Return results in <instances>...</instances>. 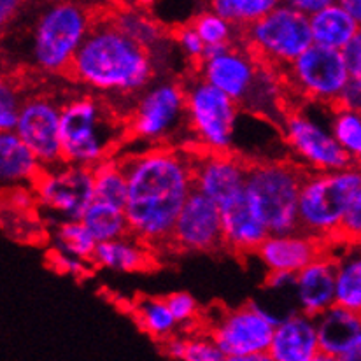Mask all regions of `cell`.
<instances>
[{"label":"cell","instance_id":"8992f818","mask_svg":"<svg viewBox=\"0 0 361 361\" xmlns=\"http://www.w3.org/2000/svg\"><path fill=\"white\" fill-rule=\"evenodd\" d=\"M307 171L293 160H269L249 164L245 191L258 218L270 235L300 230L298 204Z\"/></svg>","mask_w":361,"mask_h":361},{"label":"cell","instance_id":"836d02e7","mask_svg":"<svg viewBox=\"0 0 361 361\" xmlns=\"http://www.w3.org/2000/svg\"><path fill=\"white\" fill-rule=\"evenodd\" d=\"M191 27L197 30V34L200 35L202 41L205 42L207 48H211V46H228L240 42L239 28L211 9L197 14V16L191 20Z\"/></svg>","mask_w":361,"mask_h":361},{"label":"cell","instance_id":"4fadbf2b","mask_svg":"<svg viewBox=\"0 0 361 361\" xmlns=\"http://www.w3.org/2000/svg\"><path fill=\"white\" fill-rule=\"evenodd\" d=\"M39 207L53 223L81 219L93 202V171L61 164L44 169L32 186Z\"/></svg>","mask_w":361,"mask_h":361},{"label":"cell","instance_id":"4dcf8cb0","mask_svg":"<svg viewBox=\"0 0 361 361\" xmlns=\"http://www.w3.org/2000/svg\"><path fill=\"white\" fill-rule=\"evenodd\" d=\"M116 27L125 32L130 39L139 42L142 48H146L151 53V56L158 59L164 53L165 44H167V37L164 34V28L147 18L146 14L135 13V11H123L113 18Z\"/></svg>","mask_w":361,"mask_h":361},{"label":"cell","instance_id":"f35d334b","mask_svg":"<svg viewBox=\"0 0 361 361\" xmlns=\"http://www.w3.org/2000/svg\"><path fill=\"white\" fill-rule=\"evenodd\" d=\"M174 42L180 55L190 61V63H193V67H197V65L204 60L207 46L202 41L200 35L197 34V30L191 27V23L183 25V27H179L178 30H176Z\"/></svg>","mask_w":361,"mask_h":361},{"label":"cell","instance_id":"277c9868","mask_svg":"<svg viewBox=\"0 0 361 361\" xmlns=\"http://www.w3.org/2000/svg\"><path fill=\"white\" fill-rule=\"evenodd\" d=\"M128 139L147 147H186L193 144L188 125L183 81L158 79L144 90L126 116Z\"/></svg>","mask_w":361,"mask_h":361},{"label":"cell","instance_id":"d6a6232c","mask_svg":"<svg viewBox=\"0 0 361 361\" xmlns=\"http://www.w3.org/2000/svg\"><path fill=\"white\" fill-rule=\"evenodd\" d=\"M283 4V0H209L211 11L218 13L242 32L265 18Z\"/></svg>","mask_w":361,"mask_h":361},{"label":"cell","instance_id":"5bb4252c","mask_svg":"<svg viewBox=\"0 0 361 361\" xmlns=\"http://www.w3.org/2000/svg\"><path fill=\"white\" fill-rule=\"evenodd\" d=\"M262 65L242 42H235L205 49L204 60L195 67V72L242 107L255 88Z\"/></svg>","mask_w":361,"mask_h":361},{"label":"cell","instance_id":"30bf717a","mask_svg":"<svg viewBox=\"0 0 361 361\" xmlns=\"http://www.w3.org/2000/svg\"><path fill=\"white\" fill-rule=\"evenodd\" d=\"M240 42L262 63L283 72L314 44L309 16L281 4L240 32Z\"/></svg>","mask_w":361,"mask_h":361},{"label":"cell","instance_id":"484cf974","mask_svg":"<svg viewBox=\"0 0 361 361\" xmlns=\"http://www.w3.org/2000/svg\"><path fill=\"white\" fill-rule=\"evenodd\" d=\"M133 319L144 334L164 344L179 334V324L169 307L167 298L140 297L133 302Z\"/></svg>","mask_w":361,"mask_h":361},{"label":"cell","instance_id":"d590c367","mask_svg":"<svg viewBox=\"0 0 361 361\" xmlns=\"http://www.w3.org/2000/svg\"><path fill=\"white\" fill-rule=\"evenodd\" d=\"M25 97L11 79H4L0 86V130L14 132L20 120Z\"/></svg>","mask_w":361,"mask_h":361},{"label":"cell","instance_id":"ffe728a7","mask_svg":"<svg viewBox=\"0 0 361 361\" xmlns=\"http://www.w3.org/2000/svg\"><path fill=\"white\" fill-rule=\"evenodd\" d=\"M269 355L274 361H312L321 355L316 317L291 312L277 323Z\"/></svg>","mask_w":361,"mask_h":361},{"label":"cell","instance_id":"f1b7e54d","mask_svg":"<svg viewBox=\"0 0 361 361\" xmlns=\"http://www.w3.org/2000/svg\"><path fill=\"white\" fill-rule=\"evenodd\" d=\"M81 221L85 223L86 228L99 244L130 235V225L125 209L114 207V205L104 204V202L93 200L82 214Z\"/></svg>","mask_w":361,"mask_h":361},{"label":"cell","instance_id":"7c38bea8","mask_svg":"<svg viewBox=\"0 0 361 361\" xmlns=\"http://www.w3.org/2000/svg\"><path fill=\"white\" fill-rule=\"evenodd\" d=\"M277 319L263 303L249 302L237 309L221 310L209 334L228 358L269 353Z\"/></svg>","mask_w":361,"mask_h":361},{"label":"cell","instance_id":"bcb514c9","mask_svg":"<svg viewBox=\"0 0 361 361\" xmlns=\"http://www.w3.org/2000/svg\"><path fill=\"white\" fill-rule=\"evenodd\" d=\"M337 360L338 361H361V335H360L358 341H356L355 344H353L351 348H349L348 351H345L344 355Z\"/></svg>","mask_w":361,"mask_h":361},{"label":"cell","instance_id":"44dd1931","mask_svg":"<svg viewBox=\"0 0 361 361\" xmlns=\"http://www.w3.org/2000/svg\"><path fill=\"white\" fill-rule=\"evenodd\" d=\"M219 209H221L225 247L237 255L258 252L259 245L267 240L270 232L252 209L247 191Z\"/></svg>","mask_w":361,"mask_h":361},{"label":"cell","instance_id":"7402d4cb","mask_svg":"<svg viewBox=\"0 0 361 361\" xmlns=\"http://www.w3.org/2000/svg\"><path fill=\"white\" fill-rule=\"evenodd\" d=\"M44 167L16 132L0 135V179L6 190L34 186Z\"/></svg>","mask_w":361,"mask_h":361},{"label":"cell","instance_id":"ac0fdd59","mask_svg":"<svg viewBox=\"0 0 361 361\" xmlns=\"http://www.w3.org/2000/svg\"><path fill=\"white\" fill-rule=\"evenodd\" d=\"M331 245L326 242L298 232L269 235L259 245L258 258L267 269V272H284L297 276L305 267L328 255Z\"/></svg>","mask_w":361,"mask_h":361},{"label":"cell","instance_id":"f546056e","mask_svg":"<svg viewBox=\"0 0 361 361\" xmlns=\"http://www.w3.org/2000/svg\"><path fill=\"white\" fill-rule=\"evenodd\" d=\"M337 259V303L361 314V249L349 245Z\"/></svg>","mask_w":361,"mask_h":361},{"label":"cell","instance_id":"e575fe53","mask_svg":"<svg viewBox=\"0 0 361 361\" xmlns=\"http://www.w3.org/2000/svg\"><path fill=\"white\" fill-rule=\"evenodd\" d=\"M331 132L349 154L353 165L361 169V114L337 109L331 114Z\"/></svg>","mask_w":361,"mask_h":361},{"label":"cell","instance_id":"9c48e42d","mask_svg":"<svg viewBox=\"0 0 361 361\" xmlns=\"http://www.w3.org/2000/svg\"><path fill=\"white\" fill-rule=\"evenodd\" d=\"M93 23L82 6L60 2L49 7L35 25L32 63L42 74H67Z\"/></svg>","mask_w":361,"mask_h":361},{"label":"cell","instance_id":"83f0119b","mask_svg":"<svg viewBox=\"0 0 361 361\" xmlns=\"http://www.w3.org/2000/svg\"><path fill=\"white\" fill-rule=\"evenodd\" d=\"M93 171V200L125 209L128 197V179L121 158H109Z\"/></svg>","mask_w":361,"mask_h":361},{"label":"cell","instance_id":"4316f807","mask_svg":"<svg viewBox=\"0 0 361 361\" xmlns=\"http://www.w3.org/2000/svg\"><path fill=\"white\" fill-rule=\"evenodd\" d=\"M165 355L178 361H226L228 356L219 349L212 335L205 331L178 334L161 344Z\"/></svg>","mask_w":361,"mask_h":361},{"label":"cell","instance_id":"1f68e13d","mask_svg":"<svg viewBox=\"0 0 361 361\" xmlns=\"http://www.w3.org/2000/svg\"><path fill=\"white\" fill-rule=\"evenodd\" d=\"M97 245H99V242L90 233V230L86 228L81 219L53 223L51 249L74 256V258L92 262Z\"/></svg>","mask_w":361,"mask_h":361},{"label":"cell","instance_id":"ee69618b","mask_svg":"<svg viewBox=\"0 0 361 361\" xmlns=\"http://www.w3.org/2000/svg\"><path fill=\"white\" fill-rule=\"evenodd\" d=\"M21 2L23 0H0V20H2V23H7L16 14Z\"/></svg>","mask_w":361,"mask_h":361},{"label":"cell","instance_id":"cb8c5ba5","mask_svg":"<svg viewBox=\"0 0 361 361\" xmlns=\"http://www.w3.org/2000/svg\"><path fill=\"white\" fill-rule=\"evenodd\" d=\"M153 249L130 233L121 239L100 242L97 245L92 263L99 269L133 274L149 269L153 265Z\"/></svg>","mask_w":361,"mask_h":361},{"label":"cell","instance_id":"603a6c76","mask_svg":"<svg viewBox=\"0 0 361 361\" xmlns=\"http://www.w3.org/2000/svg\"><path fill=\"white\" fill-rule=\"evenodd\" d=\"M321 353L341 358L361 335V314L335 303L316 317Z\"/></svg>","mask_w":361,"mask_h":361},{"label":"cell","instance_id":"8d00e7d4","mask_svg":"<svg viewBox=\"0 0 361 361\" xmlns=\"http://www.w3.org/2000/svg\"><path fill=\"white\" fill-rule=\"evenodd\" d=\"M334 244L361 245V188L355 193Z\"/></svg>","mask_w":361,"mask_h":361},{"label":"cell","instance_id":"7dc6e473","mask_svg":"<svg viewBox=\"0 0 361 361\" xmlns=\"http://www.w3.org/2000/svg\"><path fill=\"white\" fill-rule=\"evenodd\" d=\"M226 361H274L269 353H262V355H252V356H235V358H228Z\"/></svg>","mask_w":361,"mask_h":361},{"label":"cell","instance_id":"6da1fadb","mask_svg":"<svg viewBox=\"0 0 361 361\" xmlns=\"http://www.w3.org/2000/svg\"><path fill=\"white\" fill-rule=\"evenodd\" d=\"M193 158L195 147H147L121 158L130 233L153 251L172 244L180 211L195 191Z\"/></svg>","mask_w":361,"mask_h":361},{"label":"cell","instance_id":"3957f363","mask_svg":"<svg viewBox=\"0 0 361 361\" xmlns=\"http://www.w3.org/2000/svg\"><path fill=\"white\" fill-rule=\"evenodd\" d=\"M128 139L126 118L106 99L74 93L61 102V153L63 161L95 169L113 158Z\"/></svg>","mask_w":361,"mask_h":361},{"label":"cell","instance_id":"d4e9b609","mask_svg":"<svg viewBox=\"0 0 361 361\" xmlns=\"http://www.w3.org/2000/svg\"><path fill=\"white\" fill-rule=\"evenodd\" d=\"M314 44L344 51L345 46L361 32V25L338 4L319 11L309 18Z\"/></svg>","mask_w":361,"mask_h":361},{"label":"cell","instance_id":"5b68a950","mask_svg":"<svg viewBox=\"0 0 361 361\" xmlns=\"http://www.w3.org/2000/svg\"><path fill=\"white\" fill-rule=\"evenodd\" d=\"M335 107L323 104L300 102L290 107L281 121L284 146L290 160L307 172H337L355 167L331 132Z\"/></svg>","mask_w":361,"mask_h":361},{"label":"cell","instance_id":"52a82bcc","mask_svg":"<svg viewBox=\"0 0 361 361\" xmlns=\"http://www.w3.org/2000/svg\"><path fill=\"white\" fill-rule=\"evenodd\" d=\"M360 188V167L337 172H307L298 204L300 232L334 245L345 211Z\"/></svg>","mask_w":361,"mask_h":361},{"label":"cell","instance_id":"b9f144b4","mask_svg":"<svg viewBox=\"0 0 361 361\" xmlns=\"http://www.w3.org/2000/svg\"><path fill=\"white\" fill-rule=\"evenodd\" d=\"M351 78H361V32L342 51Z\"/></svg>","mask_w":361,"mask_h":361},{"label":"cell","instance_id":"d6986e66","mask_svg":"<svg viewBox=\"0 0 361 361\" xmlns=\"http://www.w3.org/2000/svg\"><path fill=\"white\" fill-rule=\"evenodd\" d=\"M335 303L337 259L328 252L295 276V305L307 316L317 317Z\"/></svg>","mask_w":361,"mask_h":361},{"label":"cell","instance_id":"f6af8a7d","mask_svg":"<svg viewBox=\"0 0 361 361\" xmlns=\"http://www.w3.org/2000/svg\"><path fill=\"white\" fill-rule=\"evenodd\" d=\"M337 4L344 7V9L361 25V0H337Z\"/></svg>","mask_w":361,"mask_h":361},{"label":"cell","instance_id":"60d3db41","mask_svg":"<svg viewBox=\"0 0 361 361\" xmlns=\"http://www.w3.org/2000/svg\"><path fill=\"white\" fill-rule=\"evenodd\" d=\"M337 109L361 114V78H351L337 100Z\"/></svg>","mask_w":361,"mask_h":361},{"label":"cell","instance_id":"c3c4849f","mask_svg":"<svg viewBox=\"0 0 361 361\" xmlns=\"http://www.w3.org/2000/svg\"><path fill=\"white\" fill-rule=\"evenodd\" d=\"M312 361H338L337 358H334V356H330V355H324V353H321L319 356H317L316 360H312Z\"/></svg>","mask_w":361,"mask_h":361},{"label":"cell","instance_id":"7a4b0ae2","mask_svg":"<svg viewBox=\"0 0 361 361\" xmlns=\"http://www.w3.org/2000/svg\"><path fill=\"white\" fill-rule=\"evenodd\" d=\"M157 74L151 53L120 30L113 18L93 23L67 72L68 78L106 99L120 113L125 104L126 116Z\"/></svg>","mask_w":361,"mask_h":361},{"label":"cell","instance_id":"e0dca14e","mask_svg":"<svg viewBox=\"0 0 361 361\" xmlns=\"http://www.w3.org/2000/svg\"><path fill=\"white\" fill-rule=\"evenodd\" d=\"M249 164L237 153H207L195 149V190L214 200L219 207L245 191Z\"/></svg>","mask_w":361,"mask_h":361},{"label":"cell","instance_id":"9a60e30c","mask_svg":"<svg viewBox=\"0 0 361 361\" xmlns=\"http://www.w3.org/2000/svg\"><path fill=\"white\" fill-rule=\"evenodd\" d=\"M61 102L48 93L25 97L16 135L27 144L44 169L63 164L61 153Z\"/></svg>","mask_w":361,"mask_h":361},{"label":"cell","instance_id":"ba28073f","mask_svg":"<svg viewBox=\"0 0 361 361\" xmlns=\"http://www.w3.org/2000/svg\"><path fill=\"white\" fill-rule=\"evenodd\" d=\"M186 90L188 125L195 149L233 153L240 121V106L197 72L183 79Z\"/></svg>","mask_w":361,"mask_h":361},{"label":"cell","instance_id":"7bdbcfd3","mask_svg":"<svg viewBox=\"0 0 361 361\" xmlns=\"http://www.w3.org/2000/svg\"><path fill=\"white\" fill-rule=\"evenodd\" d=\"M283 4L290 6L291 9L298 11V13L305 14V16H314L319 11L326 9V7L337 4V0H283Z\"/></svg>","mask_w":361,"mask_h":361},{"label":"cell","instance_id":"8fae6325","mask_svg":"<svg viewBox=\"0 0 361 361\" xmlns=\"http://www.w3.org/2000/svg\"><path fill=\"white\" fill-rule=\"evenodd\" d=\"M288 95L300 102L337 106L338 97L351 79L342 51L312 44L283 72Z\"/></svg>","mask_w":361,"mask_h":361},{"label":"cell","instance_id":"ab89813d","mask_svg":"<svg viewBox=\"0 0 361 361\" xmlns=\"http://www.w3.org/2000/svg\"><path fill=\"white\" fill-rule=\"evenodd\" d=\"M49 263L55 267L56 270L65 276H74V277H85L90 272V267L93 265L92 262H86V259L74 258V256H68L65 252L51 249L49 251Z\"/></svg>","mask_w":361,"mask_h":361},{"label":"cell","instance_id":"2e32d148","mask_svg":"<svg viewBox=\"0 0 361 361\" xmlns=\"http://www.w3.org/2000/svg\"><path fill=\"white\" fill-rule=\"evenodd\" d=\"M171 245L188 252H216L225 247L219 205L195 190L180 211Z\"/></svg>","mask_w":361,"mask_h":361},{"label":"cell","instance_id":"74e56055","mask_svg":"<svg viewBox=\"0 0 361 361\" xmlns=\"http://www.w3.org/2000/svg\"><path fill=\"white\" fill-rule=\"evenodd\" d=\"M167 303L180 330H191L200 319V305L191 293L176 291V293L169 295Z\"/></svg>","mask_w":361,"mask_h":361}]
</instances>
